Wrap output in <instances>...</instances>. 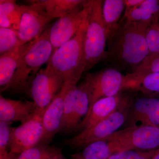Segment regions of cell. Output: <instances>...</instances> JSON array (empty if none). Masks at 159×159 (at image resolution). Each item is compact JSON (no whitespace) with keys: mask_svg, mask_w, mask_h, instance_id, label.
Returning <instances> with one entry per match:
<instances>
[{"mask_svg":"<svg viewBox=\"0 0 159 159\" xmlns=\"http://www.w3.org/2000/svg\"><path fill=\"white\" fill-rule=\"evenodd\" d=\"M131 150L120 142L100 140L87 145L81 152L71 155V159H107L120 152Z\"/></svg>","mask_w":159,"mask_h":159,"instance_id":"18","label":"cell"},{"mask_svg":"<svg viewBox=\"0 0 159 159\" xmlns=\"http://www.w3.org/2000/svg\"><path fill=\"white\" fill-rule=\"evenodd\" d=\"M157 149L150 151L125 150L114 154L107 159H151Z\"/></svg>","mask_w":159,"mask_h":159,"instance_id":"28","label":"cell"},{"mask_svg":"<svg viewBox=\"0 0 159 159\" xmlns=\"http://www.w3.org/2000/svg\"><path fill=\"white\" fill-rule=\"evenodd\" d=\"M144 0H124L125 4V11L123 18L124 19L131 11L143 2Z\"/></svg>","mask_w":159,"mask_h":159,"instance_id":"30","label":"cell"},{"mask_svg":"<svg viewBox=\"0 0 159 159\" xmlns=\"http://www.w3.org/2000/svg\"><path fill=\"white\" fill-rule=\"evenodd\" d=\"M125 8L124 0L102 1V14L107 42L119 29L120 18Z\"/></svg>","mask_w":159,"mask_h":159,"instance_id":"20","label":"cell"},{"mask_svg":"<svg viewBox=\"0 0 159 159\" xmlns=\"http://www.w3.org/2000/svg\"><path fill=\"white\" fill-rule=\"evenodd\" d=\"M40 6L53 18H60L70 13L84 5L87 1L83 0H43L29 1Z\"/></svg>","mask_w":159,"mask_h":159,"instance_id":"21","label":"cell"},{"mask_svg":"<svg viewBox=\"0 0 159 159\" xmlns=\"http://www.w3.org/2000/svg\"><path fill=\"white\" fill-rule=\"evenodd\" d=\"M123 91H138L152 96L159 94V72L145 74L127 73L124 75Z\"/></svg>","mask_w":159,"mask_h":159,"instance_id":"19","label":"cell"},{"mask_svg":"<svg viewBox=\"0 0 159 159\" xmlns=\"http://www.w3.org/2000/svg\"><path fill=\"white\" fill-rule=\"evenodd\" d=\"M64 82L62 77L48 66L40 70L30 87L31 97L38 109L46 110Z\"/></svg>","mask_w":159,"mask_h":159,"instance_id":"10","label":"cell"},{"mask_svg":"<svg viewBox=\"0 0 159 159\" xmlns=\"http://www.w3.org/2000/svg\"><path fill=\"white\" fill-rule=\"evenodd\" d=\"M151 159H159V148L157 149L156 152Z\"/></svg>","mask_w":159,"mask_h":159,"instance_id":"32","label":"cell"},{"mask_svg":"<svg viewBox=\"0 0 159 159\" xmlns=\"http://www.w3.org/2000/svg\"><path fill=\"white\" fill-rule=\"evenodd\" d=\"M81 77L77 75L66 80L59 93L46 109L43 116L44 135L41 143L48 144L59 131L66 96L71 89L77 85Z\"/></svg>","mask_w":159,"mask_h":159,"instance_id":"13","label":"cell"},{"mask_svg":"<svg viewBox=\"0 0 159 159\" xmlns=\"http://www.w3.org/2000/svg\"><path fill=\"white\" fill-rule=\"evenodd\" d=\"M101 140L118 141L131 150H155L159 148V127L140 125L128 126Z\"/></svg>","mask_w":159,"mask_h":159,"instance_id":"9","label":"cell"},{"mask_svg":"<svg viewBox=\"0 0 159 159\" xmlns=\"http://www.w3.org/2000/svg\"><path fill=\"white\" fill-rule=\"evenodd\" d=\"M124 75L119 70L113 67L86 74L84 80L89 88L90 103L88 112L97 100L113 97L122 92Z\"/></svg>","mask_w":159,"mask_h":159,"instance_id":"7","label":"cell"},{"mask_svg":"<svg viewBox=\"0 0 159 159\" xmlns=\"http://www.w3.org/2000/svg\"><path fill=\"white\" fill-rule=\"evenodd\" d=\"M61 157L62 152L59 148L40 143L23 152L16 159H54Z\"/></svg>","mask_w":159,"mask_h":159,"instance_id":"24","label":"cell"},{"mask_svg":"<svg viewBox=\"0 0 159 159\" xmlns=\"http://www.w3.org/2000/svg\"><path fill=\"white\" fill-rule=\"evenodd\" d=\"M89 1L70 13L60 18L50 27V41L54 52L79 31L88 13Z\"/></svg>","mask_w":159,"mask_h":159,"instance_id":"12","label":"cell"},{"mask_svg":"<svg viewBox=\"0 0 159 159\" xmlns=\"http://www.w3.org/2000/svg\"><path fill=\"white\" fill-rule=\"evenodd\" d=\"M10 124L0 121V153L8 151L11 128Z\"/></svg>","mask_w":159,"mask_h":159,"instance_id":"29","label":"cell"},{"mask_svg":"<svg viewBox=\"0 0 159 159\" xmlns=\"http://www.w3.org/2000/svg\"><path fill=\"white\" fill-rule=\"evenodd\" d=\"M122 92L113 97L102 98L94 103L80 122L78 129L83 130L104 120L119 108L125 94Z\"/></svg>","mask_w":159,"mask_h":159,"instance_id":"16","label":"cell"},{"mask_svg":"<svg viewBox=\"0 0 159 159\" xmlns=\"http://www.w3.org/2000/svg\"><path fill=\"white\" fill-rule=\"evenodd\" d=\"M0 159H14L12 154L7 151L6 152L0 153Z\"/></svg>","mask_w":159,"mask_h":159,"instance_id":"31","label":"cell"},{"mask_svg":"<svg viewBox=\"0 0 159 159\" xmlns=\"http://www.w3.org/2000/svg\"><path fill=\"white\" fill-rule=\"evenodd\" d=\"M159 72V53L148 55L135 70L133 73L145 74Z\"/></svg>","mask_w":159,"mask_h":159,"instance_id":"27","label":"cell"},{"mask_svg":"<svg viewBox=\"0 0 159 159\" xmlns=\"http://www.w3.org/2000/svg\"><path fill=\"white\" fill-rule=\"evenodd\" d=\"M133 102L132 97L125 94L119 108L110 116L92 127L81 131L75 137L66 139L63 142V145L73 148H84L111 135L118 131L126 121Z\"/></svg>","mask_w":159,"mask_h":159,"instance_id":"5","label":"cell"},{"mask_svg":"<svg viewBox=\"0 0 159 159\" xmlns=\"http://www.w3.org/2000/svg\"><path fill=\"white\" fill-rule=\"evenodd\" d=\"M126 120L129 126L140 125L159 127V99L142 97L133 101Z\"/></svg>","mask_w":159,"mask_h":159,"instance_id":"14","label":"cell"},{"mask_svg":"<svg viewBox=\"0 0 159 159\" xmlns=\"http://www.w3.org/2000/svg\"><path fill=\"white\" fill-rule=\"evenodd\" d=\"M23 45L17 31L0 27V54L3 55Z\"/></svg>","mask_w":159,"mask_h":159,"instance_id":"25","label":"cell"},{"mask_svg":"<svg viewBox=\"0 0 159 159\" xmlns=\"http://www.w3.org/2000/svg\"><path fill=\"white\" fill-rule=\"evenodd\" d=\"M21 16L20 6L16 1H0V27L18 31Z\"/></svg>","mask_w":159,"mask_h":159,"instance_id":"23","label":"cell"},{"mask_svg":"<svg viewBox=\"0 0 159 159\" xmlns=\"http://www.w3.org/2000/svg\"><path fill=\"white\" fill-rule=\"evenodd\" d=\"M149 25L121 20L118 30L107 41L108 50L103 60L113 65L114 68L133 73L149 54L145 37Z\"/></svg>","mask_w":159,"mask_h":159,"instance_id":"1","label":"cell"},{"mask_svg":"<svg viewBox=\"0 0 159 159\" xmlns=\"http://www.w3.org/2000/svg\"><path fill=\"white\" fill-rule=\"evenodd\" d=\"M35 40L20 46L9 53L0 55V90L1 93L8 89L20 60Z\"/></svg>","mask_w":159,"mask_h":159,"instance_id":"17","label":"cell"},{"mask_svg":"<svg viewBox=\"0 0 159 159\" xmlns=\"http://www.w3.org/2000/svg\"><path fill=\"white\" fill-rule=\"evenodd\" d=\"M29 3V5L20 6L21 19L17 32L22 45L38 38L54 19L37 4Z\"/></svg>","mask_w":159,"mask_h":159,"instance_id":"11","label":"cell"},{"mask_svg":"<svg viewBox=\"0 0 159 159\" xmlns=\"http://www.w3.org/2000/svg\"><path fill=\"white\" fill-rule=\"evenodd\" d=\"M102 1H89L84 40L85 72L104 59L107 42L102 14Z\"/></svg>","mask_w":159,"mask_h":159,"instance_id":"4","label":"cell"},{"mask_svg":"<svg viewBox=\"0 0 159 159\" xmlns=\"http://www.w3.org/2000/svg\"><path fill=\"white\" fill-rule=\"evenodd\" d=\"M149 54L159 53V18L148 26L145 32Z\"/></svg>","mask_w":159,"mask_h":159,"instance_id":"26","label":"cell"},{"mask_svg":"<svg viewBox=\"0 0 159 159\" xmlns=\"http://www.w3.org/2000/svg\"><path fill=\"white\" fill-rule=\"evenodd\" d=\"M37 109L33 101L14 100L0 96V121L23 123L32 118Z\"/></svg>","mask_w":159,"mask_h":159,"instance_id":"15","label":"cell"},{"mask_svg":"<svg viewBox=\"0 0 159 159\" xmlns=\"http://www.w3.org/2000/svg\"><path fill=\"white\" fill-rule=\"evenodd\" d=\"M87 17L77 34L54 52L48 63V66L65 80L82 76L85 72L84 40Z\"/></svg>","mask_w":159,"mask_h":159,"instance_id":"3","label":"cell"},{"mask_svg":"<svg viewBox=\"0 0 159 159\" xmlns=\"http://www.w3.org/2000/svg\"><path fill=\"white\" fill-rule=\"evenodd\" d=\"M45 111L37 108L31 119L17 127L11 128L9 152L20 154L40 144L44 135L43 116Z\"/></svg>","mask_w":159,"mask_h":159,"instance_id":"8","label":"cell"},{"mask_svg":"<svg viewBox=\"0 0 159 159\" xmlns=\"http://www.w3.org/2000/svg\"><path fill=\"white\" fill-rule=\"evenodd\" d=\"M159 18V0H144L122 20L150 25Z\"/></svg>","mask_w":159,"mask_h":159,"instance_id":"22","label":"cell"},{"mask_svg":"<svg viewBox=\"0 0 159 159\" xmlns=\"http://www.w3.org/2000/svg\"><path fill=\"white\" fill-rule=\"evenodd\" d=\"M54 159H65L64 158L63 156L61 157H60L57 158H55Z\"/></svg>","mask_w":159,"mask_h":159,"instance_id":"33","label":"cell"},{"mask_svg":"<svg viewBox=\"0 0 159 159\" xmlns=\"http://www.w3.org/2000/svg\"><path fill=\"white\" fill-rule=\"evenodd\" d=\"M89 103L88 85L84 80L66 96L59 131L69 132L78 128L80 119L88 112Z\"/></svg>","mask_w":159,"mask_h":159,"instance_id":"6","label":"cell"},{"mask_svg":"<svg viewBox=\"0 0 159 159\" xmlns=\"http://www.w3.org/2000/svg\"><path fill=\"white\" fill-rule=\"evenodd\" d=\"M50 27L45 30L20 60L8 89L27 92L43 65L48 63L54 53L50 39Z\"/></svg>","mask_w":159,"mask_h":159,"instance_id":"2","label":"cell"}]
</instances>
